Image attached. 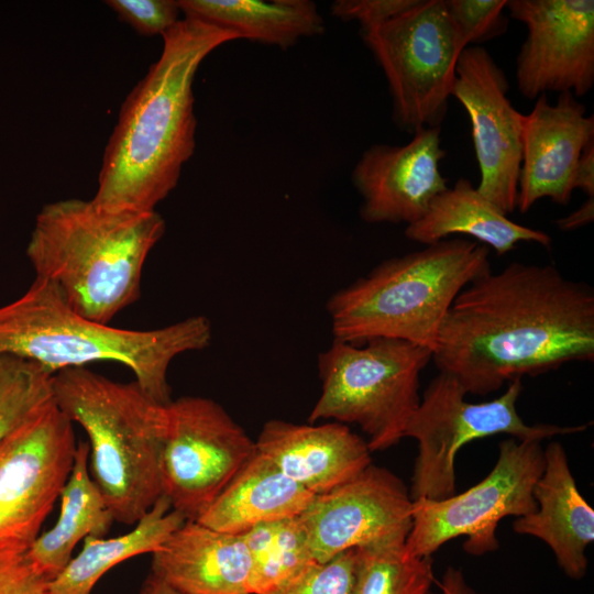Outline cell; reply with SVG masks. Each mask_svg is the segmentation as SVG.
<instances>
[{"label":"cell","instance_id":"obj_1","mask_svg":"<svg viewBox=\"0 0 594 594\" xmlns=\"http://www.w3.org/2000/svg\"><path fill=\"white\" fill-rule=\"evenodd\" d=\"M432 360L468 394L594 360V292L552 265L514 262L470 283L439 330Z\"/></svg>","mask_w":594,"mask_h":594},{"label":"cell","instance_id":"obj_2","mask_svg":"<svg viewBox=\"0 0 594 594\" xmlns=\"http://www.w3.org/2000/svg\"><path fill=\"white\" fill-rule=\"evenodd\" d=\"M163 48L121 105L106 144L92 201L109 211H155L176 187L196 146L193 85L205 58L240 40L197 20H179Z\"/></svg>","mask_w":594,"mask_h":594},{"label":"cell","instance_id":"obj_3","mask_svg":"<svg viewBox=\"0 0 594 594\" xmlns=\"http://www.w3.org/2000/svg\"><path fill=\"white\" fill-rule=\"evenodd\" d=\"M165 227L156 210L109 211L92 199H62L36 215L26 255L36 278L74 311L109 323L139 299L143 265Z\"/></svg>","mask_w":594,"mask_h":594},{"label":"cell","instance_id":"obj_4","mask_svg":"<svg viewBox=\"0 0 594 594\" xmlns=\"http://www.w3.org/2000/svg\"><path fill=\"white\" fill-rule=\"evenodd\" d=\"M211 336L205 316L153 330L97 322L74 311L53 285L37 278L21 297L0 307V355L25 359L51 375L94 362L120 363L163 405L172 400L170 362L182 353L206 349Z\"/></svg>","mask_w":594,"mask_h":594},{"label":"cell","instance_id":"obj_5","mask_svg":"<svg viewBox=\"0 0 594 594\" xmlns=\"http://www.w3.org/2000/svg\"><path fill=\"white\" fill-rule=\"evenodd\" d=\"M53 399L88 436L89 473L113 519L136 524L162 496L161 459L167 409L133 381L87 367L52 376Z\"/></svg>","mask_w":594,"mask_h":594},{"label":"cell","instance_id":"obj_6","mask_svg":"<svg viewBox=\"0 0 594 594\" xmlns=\"http://www.w3.org/2000/svg\"><path fill=\"white\" fill-rule=\"evenodd\" d=\"M488 272V248L465 239H444L386 260L329 298L333 339L391 338L433 352L457 296Z\"/></svg>","mask_w":594,"mask_h":594},{"label":"cell","instance_id":"obj_7","mask_svg":"<svg viewBox=\"0 0 594 594\" xmlns=\"http://www.w3.org/2000/svg\"><path fill=\"white\" fill-rule=\"evenodd\" d=\"M430 360L429 349L404 340L333 339L318 356L321 393L309 424H354L366 433L371 452L391 448L405 438L420 403L419 376Z\"/></svg>","mask_w":594,"mask_h":594},{"label":"cell","instance_id":"obj_8","mask_svg":"<svg viewBox=\"0 0 594 594\" xmlns=\"http://www.w3.org/2000/svg\"><path fill=\"white\" fill-rule=\"evenodd\" d=\"M361 35L387 80L395 124L411 134L441 127L457 63L468 46L443 0H418L400 14L361 30Z\"/></svg>","mask_w":594,"mask_h":594},{"label":"cell","instance_id":"obj_9","mask_svg":"<svg viewBox=\"0 0 594 594\" xmlns=\"http://www.w3.org/2000/svg\"><path fill=\"white\" fill-rule=\"evenodd\" d=\"M521 389V378H515L499 397L469 403L462 385L453 376L439 372L424 392L404 433L418 441L409 491L413 501H440L455 494V457L473 440L508 435L517 440L541 442L587 428V425H527L516 409Z\"/></svg>","mask_w":594,"mask_h":594},{"label":"cell","instance_id":"obj_10","mask_svg":"<svg viewBox=\"0 0 594 594\" xmlns=\"http://www.w3.org/2000/svg\"><path fill=\"white\" fill-rule=\"evenodd\" d=\"M543 466L540 442L503 440L493 470L481 482L444 499L413 501L411 528L405 541L407 551L416 557H431L457 537H466L463 548L472 556L497 550L499 520L536 510L532 490Z\"/></svg>","mask_w":594,"mask_h":594},{"label":"cell","instance_id":"obj_11","mask_svg":"<svg viewBox=\"0 0 594 594\" xmlns=\"http://www.w3.org/2000/svg\"><path fill=\"white\" fill-rule=\"evenodd\" d=\"M166 409L162 496L197 520L255 453V440L210 398L183 396Z\"/></svg>","mask_w":594,"mask_h":594},{"label":"cell","instance_id":"obj_12","mask_svg":"<svg viewBox=\"0 0 594 594\" xmlns=\"http://www.w3.org/2000/svg\"><path fill=\"white\" fill-rule=\"evenodd\" d=\"M77 442L54 400L0 448V557L25 553L69 476Z\"/></svg>","mask_w":594,"mask_h":594},{"label":"cell","instance_id":"obj_13","mask_svg":"<svg viewBox=\"0 0 594 594\" xmlns=\"http://www.w3.org/2000/svg\"><path fill=\"white\" fill-rule=\"evenodd\" d=\"M510 16L526 25L516 58L519 92L585 96L594 85L593 0H506Z\"/></svg>","mask_w":594,"mask_h":594},{"label":"cell","instance_id":"obj_14","mask_svg":"<svg viewBox=\"0 0 594 594\" xmlns=\"http://www.w3.org/2000/svg\"><path fill=\"white\" fill-rule=\"evenodd\" d=\"M508 89L504 70L484 47L462 51L451 97L471 121L481 175L476 188L506 215L516 209L524 119L508 99Z\"/></svg>","mask_w":594,"mask_h":594},{"label":"cell","instance_id":"obj_15","mask_svg":"<svg viewBox=\"0 0 594 594\" xmlns=\"http://www.w3.org/2000/svg\"><path fill=\"white\" fill-rule=\"evenodd\" d=\"M411 513L413 499L400 479L370 464L345 484L314 495L297 517L314 559L326 562L349 549L406 541Z\"/></svg>","mask_w":594,"mask_h":594},{"label":"cell","instance_id":"obj_16","mask_svg":"<svg viewBox=\"0 0 594 594\" xmlns=\"http://www.w3.org/2000/svg\"><path fill=\"white\" fill-rule=\"evenodd\" d=\"M413 135L403 145L373 144L356 162L351 179L362 197L364 221L413 224L449 188L440 169L446 156L441 127L422 128Z\"/></svg>","mask_w":594,"mask_h":594},{"label":"cell","instance_id":"obj_17","mask_svg":"<svg viewBox=\"0 0 594 594\" xmlns=\"http://www.w3.org/2000/svg\"><path fill=\"white\" fill-rule=\"evenodd\" d=\"M594 140V117L571 92H561L556 105L547 94L536 98L522 119V151L516 208L527 212L538 200L559 205L571 200L576 163Z\"/></svg>","mask_w":594,"mask_h":594},{"label":"cell","instance_id":"obj_18","mask_svg":"<svg viewBox=\"0 0 594 594\" xmlns=\"http://www.w3.org/2000/svg\"><path fill=\"white\" fill-rule=\"evenodd\" d=\"M255 446L284 475L314 495L345 484L372 464L366 440L337 421L300 425L271 419Z\"/></svg>","mask_w":594,"mask_h":594},{"label":"cell","instance_id":"obj_19","mask_svg":"<svg viewBox=\"0 0 594 594\" xmlns=\"http://www.w3.org/2000/svg\"><path fill=\"white\" fill-rule=\"evenodd\" d=\"M543 458V471L532 490L537 508L517 517L513 529L541 539L561 570L581 580L587 570L585 551L594 540V510L576 486L563 446L551 441Z\"/></svg>","mask_w":594,"mask_h":594},{"label":"cell","instance_id":"obj_20","mask_svg":"<svg viewBox=\"0 0 594 594\" xmlns=\"http://www.w3.org/2000/svg\"><path fill=\"white\" fill-rule=\"evenodd\" d=\"M251 556L241 535L186 520L152 553V574L180 594H250Z\"/></svg>","mask_w":594,"mask_h":594},{"label":"cell","instance_id":"obj_21","mask_svg":"<svg viewBox=\"0 0 594 594\" xmlns=\"http://www.w3.org/2000/svg\"><path fill=\"white\" fill-rule=\"evenodd\" d=\"M312 497L256 450L196 521L241 535L262 524L298 516Z\"/></svg>","mask_w":594,"mask_h":594},{"label":"cell","instance_id":"obj_22","mask_svg":"<svg viewBox=\"0 0 594 594\" xmlns=\"http://www.w3.org/2000/svg\"><path fill=\"white\" fill-rule=\"evenodd\" d=\"M451 234L473 237L493 248L497 255L510 252L519 242L551 245L546 232L510 220L466 178L458 179L453 187L435 197L425 216L405 230L409 240L425 245Z\"/></svg>","mask_w":594,"mask_h":594},{"label":"cell","instance_id":"obj_23","mask_svg":"<svg viewBox=\"0 0 594 594\" xmlns=\"http://www.w3.org/2000/svg\"><path fill=\"white\" fill-rule=\"evenodd\" d=\"M185 19L197 20L249 40L282 48L321 35L324 21L309 0H177Z\"/></svg>","mask_w":594,"mask_h":594},{"label":"cell","instance_id":"obj_24","mask_svg":"<svg viewBox=\"0 0 594 594\" xmlns=\"http://www.w3.org/2000/svg\"><path fill=\"white\" fill-rule=\"evenodd\" d=\"M89 444L78 441L69 476L61 492L59 517L25 552L30 562L50 581L72 560L76 544L87 536L103 537L113 516L88 468Z\"/></svg>","mask_w":594,"mask_h":594},{"label":"cell","instance_id":"obj_25","mask_svg":"<svg viewBox=\"0 0 594 594\" xmlns=\"http://www.w3.org/2000/svg\"><path fill=\"white\" fill-rule=\"evenodd\" d=\"M185 521L161 496L128 534L114 538L87 536L81 551L50 581L51 594H90L108 570L132 557L158 551Z\"/></svg>","mask_w":594,"mask_h":594},{"label":"cell","instance_id":"obj_26","mask_svg":"<svg viewBox=\"0 0 594 594\" xmlns=\"http://www.w3.org/2000/svg\"><path fill=\"white\" fill-rule=\"evenodd\" d=\"M241 536L252 562L250 594H267L317 562L297 516L258 525Z\"/></svg>","mask_w":594,"mask_h":594},{"label":"cell","instance_id":"obj_27","mask_svg":"<svg viewBox=\"0 0 594 594\" xmlns=\"http://www.w3.org/2000/svg\"><path fill=\"white\" fill-rule=\"evenodd\" d=\"M432 557L410 554L405 540L356 548L351 594H427L435 581Z\"/></svg>","mask_w":594,"mask_h":594},{"label":"cell","instance_id":"obj_28","mask_svg":"<svg viewBox=\"0 0 594 594\" xmlns=\"http://www.w3.org/2000/svg\"><path fill=\"white\" fill-rule=\"evenodd\" d=\"M52 376L31 361L0 355V448L15 430L54 400Z\"/></svg>","mask_w":594,"mask_h":594},{"label":"cell","instance_id":"obj_29","mask_svg":"<svg viewBox=\"0 0 594 594\" xmlns=\"http://www.w3.org/2000/svg\"><path fill=\"white\" fill-rule=\"evenodd\" d=\"M356 548L326 562H314L267 594H351Z\"/></svg>","mask_w":594,"mask_h":594},{"label":"cell","instance_id":"obj_30","mask_svg":"<svg viewBox=\"0 0 594 594\" xmlns=\"http://www.w3.org/2000/svg\"><path fill=\"white\" fill-rule=\"evenodd\" d=\"M443 4L468 46L494 40L508 28L506 0H443Z\"/></svg>","mask_w":594,"mask_h":594},{"label":"cell","instance_id":"obj_31","mask_svg":"<svg viewBox=\"0 0 594 594\" xmlns=\"http://www.w3.org/2000/svg\"><path fill=\"white\" fill-rule=\"evenodd\" d=\"M120 21L144 36L163 35L179 21L176 0H107Z\"/></svg>","mask_w":594,"mask_h":594},{"label":"cell","instance_id":"obj_32","mask_svg":"<svg viewBox=\"0 0 594 594\" xmlns=\"http://www.w3.org/2000/svg\"><path fill=\"white\" fill-rule=\"evenodd\" d=\"M418 0H338L331 14L343 21H356L361 30L376 26L416 4Z\"/></svg>","mask_w":594,"mask_h":594},{"label":"cell","instance_id":"obj_33","mask_svg":"<svg viewBox=\"0 0 594 594\" xmlns=\"http://www.w3.org/2000/svg\"><path fill=\"white\" fill-rule=\"evenodd\" d=\"M0 594H51L50 580L19 554L0 562Z\"/></svg>","mask_w":594,"mask_h":594},{"label":"cell","instance_id":"obj_34","mask_svg":"<svg viewBox=\"0 0 594 594\" xmlns=\"http://www.w3.org/2000/svg\"><path fill=\"white\" fill-rule=\"evenodd\" d=\"M574 189H581L587 197H594V140L582 151L573 177Z\"/></svg>","mask_w":594,"mask_h":594},{"label":"cell","instance_id":"obj_35","mask_svg":"<svg viewBox=\"0 0 594 594\" xmlns=\"http://www.w3.org/2000/svg\"><path fill=\"white\" fill-rule=\"evenodd\" d=\"M439 593L431 592L427 594H482L475 591L465 580L460 569L447 568L439 584Z\"/></svg>","mask_w":594,"mask_h":594},{"label":"cell","instance_id":"obj_36","mask_svg":"<svg viewBox=\"0 0 594 594\" xmlns=\"http://www.w3.org/2000/svg\"><path fill=\"white\" fill-rule=\"evenodd\" d=\"M594 219V197L587 199L569 216L558 219L557 226L562 231H572L590 224Z\"/></svg>","mask_w":594,"mask_h":594},{"label":"cell","instance_id":"obj_37","mask_svg":"<svg viewBox=\"0 0 594 594\" xmlns=\"http://www.w3.org/2000/svg\"><path fill=\"white\" fill-rule=\"evenodd\" d=\"M139 594H180V593L151 573L145 580V582L143 583Z\"/></svg>","mask_w":594,"mask_h":594},{"label":"cell","instance_id":"obj_38","mask_svg":"<svg viewBox=\"0 0 594 594\" xmlns=\"http://www.w3.org/2000/svg\"><path fill=\"white\" fill-rule=\"evenodd\" d=\"M8 557H11V556H3V557H0V561L3 560L4 558H8Z\"/></svg>","mask_w":594,"mask_h":594}]
</instances>
